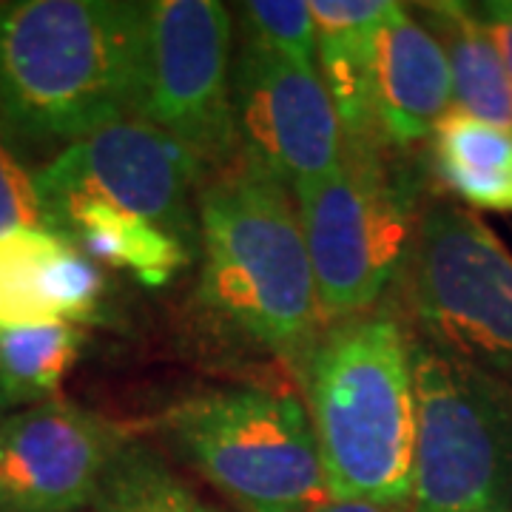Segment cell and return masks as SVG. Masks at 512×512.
Instances as JSON below:
<instances>
[{
  "mask_svg": "<svg viewBox=\"0 0 512 512\" xmlns=\"http://www.w3.org/2000/svg\"><path fill=\"white\" fill-rule=\"evenodd\" d=\"M146 3L20 0L0 6V131L66 143L134 117Z\"/></svg>",
  "mask_w": 512,
  "mask_h": 512,
  "instance_id": "obj_1",
  "label": "cell"
},
{
  "mask_svg": "<svg viewBox=\"0 0 512 512\" xmlns=\"http://www.w3.org/2000/svg\"><path fill=\"white\" fill-rule=\"evenodd\" d=\"M330 498L410 510L413 336L393 311L325 325L299 365Z\"/></svg>",
  "mask_w": 512,
  "mask_h": 512,
  "instance_id": "obj_2",
  "label": "cell"
},
{
  "mask_svg": "<svg viewBox=\"0 0 512 512\" xmlns=\"http://www.w3.org/2000/svg\"><path fill=\"white\" fill-rule=\"evenodd\" d=\"M200 254L208 313L302 365L325 325L291 191L245 163L225 168L200 194Z\"/></svg>",
  "mask_w": 512,
  "mask_h": 512,
  "instance_id": "obj_3",
  "label": "cell"
},
{
  "mask_svg": "<svg viewBox=\"0 0 512 512\" xmlns=\"http://www.w3.org/2000/svg\"><path fill=\"white\" fill-rule=\"evenodd\" d=\"M387 148L382 137L345 140L330 174L293 191L322 325L373 311L404 274L421 217L419 183Z\"/></svg>",
  "mask_w": 512,
  "mask_h": 512,
  "instance_id": "obj_4",
  "label": "cell"
},
{
  "mask_svg": "<svg viewBox=\"0 0 512 512\" xmlns=\"http://www.w3.org/2000/svg\"><path fill=\"white\" fill-rule=\"evenodd\" d=\"M163 430L177 456L242 512H311L330 498L311 416L296 396L205 390L174 404Z\"/></svg>",
  "mask_w": 512,
  "mask_h": 512,
  "instance_id": "obj_5",
  "label": "cell"
},
{
  "mask_svg": "<svg viewBox=\"0 0 512 512\" xmlns=\"http://www.w3.org/2000/svg\"><path fill=\"white\" fill-rule=\"evenodd\" d=\"M402 276L419 339L512 387V254L493 228L427 202Z\"/></svg>",
  "mask_w": 512,
  "mask_h": 512,
  "instance_id": "obj_6",
  "label": "cell"
},
{
  "mask_svg": "<svg viewBox=\"0 0 512 512\" xmlns=\"http://www.w3.org/2000/svg\"><path fill=\"white\" fill-rule=\"evenodd\" d=\"M416 458L407 512H512V387L413 336Z\"/></svg>",
  "mask_w": 512,
  "mask_h": 512,
  "instance_id": "obj_7",
  "label": "cell"
},
{
  "mask_svg": "<svg viewBox=\"0 0 512 512\" xmlns=\"http://www.w3.org/2000/svg\"><path fill=\"white\" fill-rule=\"evenodd\" d=\"M234 15L217 0L146 3V43L134 117L231 168L239 154L231 92Z\"/></svg>",
  "mask_w": 512,
  "mask_h": 512,
  "instance_id": "obj_8",
  "label": "cell"
},
{
  "mask_svg": "<svg viewBox=\"0 0 512 512\" xmlns=\"http://www.w3.org/2000/svg\"><path fill=\"white\" fill-rule=\"evenodd\" d=\"M205 168L174 137L140 120H123L66 146L35 177L52 231L60 208L100 200L154 222L197 254Z\"/></svg>",
  "mask_w": 512,
  "mask_h": 512,
  "instance_id": "obj_9",
  "label": "cell"
},
{
  "mask_svg": "<svg viewBox=\"0 0 512 512\" xmlns=\"http://www.w3.org/2000/svg\"><path fill=\"white\" fill-rule=\"evenodd\" d=\"M239 163L288 191L322 180L345 154V131L322 77L242 37L234 72Z\"/></svg>",
  "mask_w": 512,
  "mask_h": 512,
  "instance_id": "obj_10",
  "label": "cell"
},
{
  "mask_svg": "<svg viewBox=\"0 0 512 512\" xmlns=\"http://www.w3.org/2000/svg\"><path fill=\"white\" fill-rule=\"evenodd\" d=\"M123 444L114 421L63 399L0 419V512H80Z\"/></svg>",
  "mask_w": 512,
  "mask_h": 512,
  "instance_id": "obj_11",
  "label": "cell"
},
{
  "mask_svg": "<svg viewBox=\"0 0 512 512\" xmlns=\"http://www.w3.org/2000/svg\"><path fill=\"white\" fill-rule=\"evenodd\" d=\"M100 265L52 231L0 237V328L92 325L106 319Z\"/></svg>",
  "mask_w": 512,
  "mask_h": 512,
  "instance_id": "obj_12",
  "label": "cell"
},
{
  "mask_svg": "<svg viewBox=\"0 0 512 512\" xmlns=\"http://www.w3.org/2000/svg\"><path fill=\"white\" fill-rule=\"evenodd\" d=\"M453 111V74L436 35L396 3L376 32V128L387 146L430 140Z\"/></svg>",
  "mask_w": 512,
  "mask_h": 512,
  "instance_id": "obj_13",
  "label": "cell"
},
{
  "mask_svg": "<svg viewBox=\"0 0 512 512\" xmlns=\"http://www.w3.org/2000/svg\"><path fill=\"white\" fill-rule=\"evenodd\" d=\"M55 234L92 262L134 274L146 288H160L191 262L180 239L154 222L120 211L109 202L80 200L55 214Z\"/></svg>",
  "mask_w": 512,
  "mask_h": 512,
  "instance_id": "obj_14",
  "label": "cell"
},
{
  "mask_svg": "<svg viewBox=\"0 0 512 512\" xmlns=\"http://www.w3.org/2000/svg\"><path fill=\"white\" fill-rule=\"evenodd\" d=\"M419 20L441 43L453 74V109L512 128V86L490 29L470 3H421Z\"/></svg>",
  "mask_w": 512,
  "mask_h": 512,
  "instance_id": "obj_15",
  "label": "cell"
},
{
  "mask_svg": "<svg viewBox=\"0 0 512 512\" xmlns=\"http://www.w3.org/2000/svg\"><path fill=\"white\" fill-rule=\"evenodd\" d=\"M430 163L470 211L512 214V128L453 109L430 137Z\"/></svg>",
  "mask_w": 512,
  "mask_h": 512,
  "instance_id": "obj_16",
  "label": "cell"
},
{
  "mask_svg": "<svg viewBox=\"0 0 512 512\" xmlns=\"http://www.w3.org/2000/svg\"><path fill=\"white\" fill-rule=\"evenodd\" d=\"M376 29H316V72L328 89L345 140L379 137Z\"/></svg>",
  "mask_w": 512,
  "mask_h": 512,
  "instance_id": "obj_17",
  "label": "cell"
},
{
  "mask_svg": "<svg viewBox=\"0 0 512 512\" xmlns=\"http://www.w3.org/2000/svg\"><path fill=\"white\" fill-rule=\"evenodd\" d=\"M86 348V333L77 325H32L0 328V365L15 404L52 402Z\"/></svg>",
  "mask_w": 512,
  "mask_h": 512,
  "instance_id": "obj_18",
  "label": "cell"
},
{
  "mask_svg": "<svg viewBox=\"0 0 512 512\" xmlns=\"http://www.w3.org/2000/svg\"><path fill=\"white\" fill-rule=\"evenodd\" d=\"M97 512H217L200 501L163 458L146 444L128 441L111 458L94 495Z\"/></svg>",
  "mask_w": 512,
  "mask_h": 512,
  "instance_id": "obj_19",
  "label": "cell"
},
{
  "mask_svg": "<svg viewBox=\"0 0 512 512\" xmlns=\"http://www.w3.org/2000/svg\"><path fill=\"white\" fill-rule=\"evenodd\" d=\"M245 40L316 69V23L311 3L302 0H251L239 3Z\"/></svg>",
  "mask_w": 512,
  "mask_h": 512,
  "instance_id": "obj_20",
  "label": "cell"
},
{
  "mask_svg": "<svg viewBox=\"0 0 512 512\" xmlns=\"http://www.w3.org/2000/svg\"><path fill=\"white\" fill-rule=\"evenodd\" d=\"M12 231H52V220L37 191V177L0 137V237Z\"/></svg>",
  "mask_w": 512,
  "mask_h": 512,
  "instance_id": "obj_21",
  "label": "cell"
},
{
  "mask_svg": "<svg viewBox=\"0 0 512 512\" xmlns=\"http://www.w3.org/2000/svg\"><path fill=\"white\" fill-rule=\"evenodd\" d=\"M393 0H313L316 29H376L393 12Z\"/></svg>",
  "mask_w": 512,
  "mask_h": 512,
  "instance_id": "obj_22",
  "label": "cell"
},
{
  "mask_svg": "<svg viewBox=\"0 0 512 512\" xmlns=\"http://www.w3.org/2000/svg\"><path fill=\"white\" fill-rule=\"evenodd\" d=\"M476 9L484 20V26L490 29L498 52L504 57L512 86V0H490V3H481Z\"/></svg>",
  "mask_w": 512,
  "mask_h": 512,
  "instance_id": "obj_23",
  "label": "cell"
},
{
  "mask_svg": "<svg viewBox=\"0 0 512 512\" xmlns=\"http://www.w3.org/2000/svg\"><path fill=\"white\" fill-rule=\"evenodd\" d=\"M311 512H407V510H393V507L370 504V501H339V498H328L325 504H319V507Z\"/></svg>",
  "mask_w": 512,
  "mask_h": 512,
  "instance_id": "obj_24",
  "label": "cell"
},
{
  "mask_svg": "<svg viewBox=\"0 0 512 512\" xmlns=\"http://www.w3.org/2000/svg\"><path fill=\"white\" fill-rule=\"evenodd\" d=\"M12 407H18V404H15L12 393H9V387H6V379H3V365H0V413H3V410H12Z\"/></svg>",
  "mask_w": 512,
  "mask_h": 512,
  "instance_id": "obj_25",
  "label": "cell"
}]
</instances>
